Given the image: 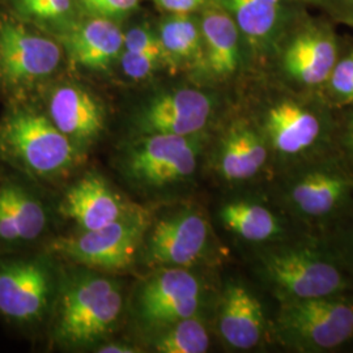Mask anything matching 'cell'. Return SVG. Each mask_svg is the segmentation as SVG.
<instances>
[{
	"label": "cell",
	"mask_w": 353,
	"mask_h": 353,
	"mask_svg": "<svg viewBox=\"0 0 353 353\" xmlns=\"http://www.w3.org/2000/svg\"><path fill=\"white\" fill-rule=\"evenodd\" d=\"M259 272L279 303L343 294L353 290L341 255L312 242L278 241L259 255Z\"/></svg>",
	"instance_id": "1"
},
{
	"label": "cell",
	"mask_w": 353,
	"mask_h": 353,
	"mask_svg": "<svg viewBox=\"0 0 353 353\" xmlns=\"http://www.w3.org/2000/svg\"><path fill=\"white\" fill-rule=\"evenodd\" d=\"M76 145L50 118L28 106H14L0 121V161L24 176L52 179L68 172Z\"/></svg>",
	"instance_id": "2"
},
{
	"label": "cell",
	"mask_w": 353,
	"mask_h": 353,
	"mask_svg": "<svg viewBox=\"0 0 353 353\" xmlns=\"http://www.w3.org/2000/svg\"><path fill=\"white\" fill-rule=\"evenodd\" d=\"M274 332L292 351H334L353 339V297L343 293L281 303Z\"/></svg>",
	"instance_id": "3"
},
{
	"label": "cell",
	"mask_w": 353,
	"mask_h": 353,
	"mask_svg": "<svg viewBox=\"0 0 353 353\" xmlns=\"http://www.w3.org/2000/svg\"><path fill=\"white\" fill-rule=\"evenodd\" d=\"M281 205L307 224L332 221L353 202V173L335 160L297 165L280 185Z\"/></svg>",
	"instance_id": "4"
},
{
	"label": "cell",
	"mask_w": 353,
	"mask_h": 353,
	"mask_svg": "<svg viewBox=\"0 0 353 353\" xmlns=\"http://www.w3.org/2000/svg\"><path fill=\"white\" fill-rule=\"evenodd\" d=\"M122 306V293L112 280L89 276L76 280L63 293L55 336L68 345L94 343L110 332Z\"/></svg>",
	"instance_id": "5"
},
{
	"label": "cell",
	"mask_w": 353,
	"mask_h": 353,
	"mask_svg": "<svg viewBox=\"0 0 353 353\" xmlns=\"http://www.w3.org/2000/svg\"><path fill=\"white\" fill-rule=\"evenodd\" d=\"M148 219L132 211L109 225L52 241L50 249L79 265L103 271H121L134 263Z\"/></svg>",
	"instance_id": "6"
},
{
	"label": "cell",
	"mask_w": 353,
	"mask_h": 353,
	"mask_svg": "<svg viewBox=\"0 0 353 353\" xmlns=\"http://www.w3.org/2000/svg\"><path fill=\"white\" fill-rule=\"evenodd\" d=\"M52 296L48 263L32 255L0 254V316L20 327L39 322Z\"/></svg>",
	"instance_id": "7"
},
{
	"label": "cell",
	"mask_w": 353,
	"mask_h": 353,
	"mask_svg": "<svg viewBox=\"0 0 353 353\" xmlns=\"http://www.w3.org/2000/svg\"><path fill=\"white\" fill-rule=\"evenodd\" d=\"M195 137L153 134L131 147L126 170L147 186H166L192 176L198 166L199 144Z\"/></svg>",
	"instance_id": "8"
},
{
	"label": "cell",
	"mask_w": 353,
	"mask_h": 353,
	"mask_svg": "<svg viewBox=\"0 0 353 353\" xmlns=\"http://www.w3.org/2000/svg\"><path fill=\"white\" fill-rule=\"evenodd\" d=\"M61 48L26 26L0 23V80L11 89L26 88L50 76L61 63Z\"/></svg>",
	"instance_id": "9"
},
{
	"label": "cell",
	"mask_w": 353,
	"mask_h": 353,
	"mask_svg": "<svg viewBox=\"0 0 353 353\" xmlns=\"http://www.w3.org/2000/svg\"><path fill=\"white\" fill-rule=\"evenodd\" d=\"M202 303L198 278L185 267H164L144 283L138 296V313L147 325L168 327L196 316Z\"/></svg>",
	"instance_id": "10"
},
{
	"label": "cell",
	"mask_w": 353,
	"mask_h": 353,
	"mask_svg": "<svg viewBox=\"0 0 353 353\" xmlns=\"http://www.w3.org/2000/svg\"><path fill=\"white\" fill-rule=\"evenodd\" d=\"M211 230L196 211H179L159 220L145 245V261L154 267H189L199 262L210 245Z\"/></svg>",
	"instance_id": "11"
},
{
	"label": "cell",
	"mask_w": 353,
	"mask_h": 353,
	"mask_svg": "<svg viewBox=\"0 0 353 353\" xmlns=\"http://www.w3.org/2000/svg\"><path fill=\"white\" fill-rule=\"evenodd\" d=\"M46 227V208L24 179L14 174L0 176V254L33 245Z\"/></svg>",
	"instance_id": "12"
},
{
	"label": "cell",
	"mask_w": 353,
	"mask_h": 353,
	"mask_svg": "<svg viewBox=\"0 0 353 353\" xmlns=\"http://www.w3.org/2000/svg\"><path fill=\"white\" fill-rule=\"evenodd\" d=\"M326 134L322 118L290 100L278 102L265 118V139L270 152L285 161H301L321 148Z\"/></svg>",
	"instance_id": "13"
},
{
	"label": "cell",
	"mask_w": 353,
	"mask_h": 353,
	"mask_svg": "<svg viewBox=\"0 0 353 353\" xmlns=\"http://www.w3.org/2000/svg\"><path fill=\"white\" fill-rule=\"evenodd\" d=\"M212 112L211 99L196 89H176L153 99L139 115L143 135L196 137L207 126Z\"/></svg>",
	"instance_id": "14"
},
{
	"label": "cell",
	"mask_w": 353,
	"mask_h": 353,
	"mask_svg": "<svg viewBox=\"0 0 353 353\" xmlns=\"http://www.w3.org/2000/svg\"><path fill=\"white\" fill-rule=\"evenodd\" d=\"M217 328L229 347L252 350L265 336L263 305L248 287L240 283L228 284L220 303Z\"/></svg>",
	"instance_id": "15"
},
{
	"label": "cell",
	"mask_w": 353,
	"mask_h": 353,
	"mask_svg": "<svg viewBox=\"0 0 353 353\" xmlns=\"http://www.w3.org/2000/svg\"><path fill=\"white\" fill-rule=\"evenodd\" d=\"M62 212L83 230L109 225L130 212L122 198L108 182L96 174H87L67 191Z\"/></svg>",
	"instance_id": "16"
},
{
	"label": "cell",
	"mask_w": 353,
	"mask_h": 353,
	"mask_svg": "<svg viewBox=\"0 0 353 353\" xmlns=\"http://www.w3.org/2000/svg\"><path fill=\"white\" fill-rule=\"evenodd\" d=\"M49 118L75 145L97 138L103 128L101 106L88 92L75 85H64L51 93Z\"/></svg>",
	"instance_id": "17"
},
{
	"label": "cell",
	"mask_w": 353,
	"mask_h": 353,
	"mask_svg": "<svg viewBox=\"0 0 353 353\" xmlns=\"http://www.w3.org/2000/svg\"><path fill=\"white\" fill-rule=\"evenodd\" d=\"M270 157L265 137L246 125H237L223 138L216 164L228 182H245L258 176Z\"/></svg>",
	"instance_id": "18"
},
{
	"label": "cell",
	"mask_w": 353,
	"mask_h": 353,
	"mask_svg": "<svg viewBox=\"0 0 353 353\" xmlns=\"http://www.w3.org/2000/svg\"><path fill=\"white\" fill-rule=\"evenodd\" d=\"M336 62L335 42L321 33H305L294 38L283 57L284 70L290 79L307 87L326 83Z\"/></svg>",
	"instance_id": "19"
},
{
	"label": "cell",
	"mask_w": 353,
	"mask_h": 353,
	"mask_svg": "<svg viewBox=\"0 0 353 353\" xmlns=\"http://www.w3.org/2000/svg\"><path fill=\"white\" fill-rule=\"evenodd\" d=\"M65 43L76 63L105 70L123 51V32L110 19L93 17L74 29Z\"/></svg>",
	"instance_id": "20"
},
{
	"label": "cell",
	"mask_w": 353,
	"mask_h": 353,
	"mask_svg": "<svg viewBox=\"0 0 353 353\" xmlns=\"http://www.w3.org/2000/svg\"><path fill=\"white\" fill-rule=\"evenodd\" d=\"M219 217L229 232L252 243H272L285 237L283 219L265 203L234 199L221 205Z\"/></svg>",
	"instance_id": "21"
},
{
	"label": "cell",
	"mask_w": 353,
	"mask_h": 353,
	"mask_svg": "<svg viewBox=\"0 0 353 353\" xmlns=\"http://www.w3.org/2000/svg\"><path fill=\"white\" fill-rule=\"evenodd\" d=\"M207 63L216 76L232 75L240 63L239 28L229 13L211 10L201 24Z\"/></svg>",
	"instance_id": "22"
},
{
	"label": "cell",
	"mask_w": 353,
	"mask_h": 353,
	"mask_svg": "<svg viewBox=\"0 0 353 353\" xmlns=\"http://www.w3.org/2000/svg\"><path fill=\"white\" fill-rule=\"evenodd\" d=\"M165 59L191 62L202 55V33L188 13H174L160 26L159 33Z\"/></svg>",
	"instance_id": "23"
},
{
	"label": "cell",
	"mask_w": 353,
	"mask_h": 353,
	"mask_svg": "<svg viewBox=\"0 0 353 353\" xmlns=\"http://www.w3.org/2000/svg\"><path fill=\"white\" fill-rule=\"evenodd\" d=\"M234 23L252 39L267 37L278 23L281 0H221Z\"/></svg>",
	"instance_id": "24"
},
{
	"label": "cell",
	"mask_w": 353,
	"mask_h": 353,
	"mask_svg": "<svg viewBox=\"0 0 353 353\" xmlns=\"http://www.w3.org/2000/svg\"><path fill=\"white\" fill-rule=\"evenodd\" d=\"M154 348L161 353H204L210 348V335L198 316H189L168 326Z\"/></svg>",
	"instance_id": "25"
},
{
	"label": "cell",
	"mask_w": 353,
	"mask_h": 353,
	"mask_svg": "<svg viewBox=\"0 0 353 353\" xmlns=\"http://www.w3.org/2000/svg\"><path fill=\"white\" fill-rule=\"evenodd\" d=\"M328 92L339 105L353 102V51L338 61L328 76Z\"/></svg>",
	"instance_id": "26"
},
{
	"label": "cell",
	"mask_w": 353,
	"mask_h": 353,
	"mask_svg": "<svg viewBox=\"0 0 353 353\" xmlns=\"http://www.w3.org/2000/svg\"><path fill=\"white\" fill-rule=\"evenodd\" d=\"M165 59L161 52L151 51H122L121 64L122 70L128 77L134 80H141L157 68V65Z\"/></svg>",
	"instance_id": "27"
},
{
	"label": "cell",
	"mask_w": 353,
	"mask_h": 353,
	"mask_svg": "<svg viewBox=\"0 0 353 353\" xmlns=\"http://www.w3.org/2000/svg\"><path fill=\"white\" fill-rule=\"evenodd\" d=\"M20 12L37 20H55L71 10L72 0H16Z\"/></svg>",
	"instance_id": "28"
},
{
	"label": "cell",
	"mask_w": 353,
	"mask_h": 353,
	"mask_svg": "<svg viewBox=\"0 0 353 353\" xmlns=\"http://www.w3.org/2000/svg\"><path fill=\"white\" fill-rule=\"evenodd\" d=\"M84 10L93 17L119 19L132 12L139 0H80Z\"/></svg>",
	"instance_id": "29"
},
{
	"label": "cell",
	"mask_w": 353,
	"mask_h": 353,
	"mask_svg": "<svg viewBox=\"0 0 353 353\" xmlns=\"http://www.w3.org/2000/svg\"><path fill=\"white\" fill-rule=\"evenodd\" d=\"M123 50L151 51L164 54L163 45L157 34H153L150 29L144 26H137L123 33Z\"/></svg>",
	"instance_id": "30"
},
{
	"label": "cell",
	"mask_w": 353,
	"mask_h": 353,
	"mask_svg": "<svg viewBox=\"0 0 353 353\" xmlns=\"http://www.w3.org/2000/svg\"><path fill=\"white\" fill-rule=\"evenodd\" d=\"M159 8L172 13H189L199 8L204 0H151Z\"/></svg>",
	"instance_id": "31"
},
{
	"label": "cell",
	"mask_w": 353,
	"mask_h": 353,
	"mask_svg": "<svg viewBox=\"0 0 353 353\" xmlns=\"http://www.w3.org/2000/svg\"><path fill=\"white\" fill-rule=\"evenodd\" d=\"M344 265L351 271L353 275V227L350 229L345 241H344V248H343V254L341 255Z\"/></svg>",
	"instance_id": "32"
},
{
	"label": "cell",
	"mask_w": 353,
	"mask_h": 353,
	"mask_svg": "<svg viewBox=\"0 0 353 353\" xmlns=\"http://www.w3.org/2000/svg\"><path fill=\"white\" fill-rule=\"evenodd\" d=\"M341 141H343V150L345 152L347 157L353 163V115L345 126Z\"/></svg>",
	"instance_id": "33"
},
{
	"label": "cell",
	"mask_w": 353,
	"mask_h": 353,
	"mask_svg": "<svg viewBox=\"0 0 353 353\" xmlns=\"http://www.w3.org/2000/svg\"><path fill=\"white\" fill-rule=\"evenodd\" d=\"M97 352L101 353H135L138 352V350H134V347L126 345V344H106L100 347V350H97Z\"/></svg>",
	"instance_id": "34"
},
{
	"label": "cell",
	"mask_w": 353,
	"mask_h": 353,
	"mask_svg": "<svg viewBox=\"0 0 353 353\" xmlns=\"http://www.w3.org/2000/svg\"><path fill=\"white\" fill-rule=\"evenodd\" d=\"M351 1H352V3H353V0H351Z\"/></svg>",
	"instance_id": "35"
}]
</instances>
